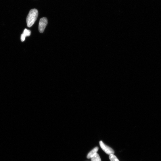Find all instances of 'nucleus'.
<instances>
[{
  "label": "nucleus",
  "mask_w": 161,
  "mask_h": 161,
  "mask_svg": "<svg viewBox=\"0 0 161 161\" xmlns=\"http://www.w3.org/2000/svg\"><path fill=\"white\" fill-rule=\"evenodd\" d=\"M100 145L102 149L108 155L114 154L115 153L113 150L104 144L102 141L99 142Z\"/></svg>",
  "instance_id": "7ed1b4c3"
},
{
  "label": "nucleus",
  "mask_w": 161,
  "mask_h": 161,
  "mask_svg": "<svg viewBox=\"0 0 161 161\" xmlns=\"http://www.w3.org/2000/svg\"><path fill=\"white\" fill-rule=\"evenodd\" d=\"M31 34V31L27 29L24 30L23 33L21 35V40L22 42H23L25 41V38L27 37H29Z\"/></svg>",
  "instance_id": "20e7f679"
},
{
  "label": "nucleus",
  "mask_w": 161,
  "mask_h": 161,
  "mask_svg": "<svg viewBox=\"0 0 161 161\" xmlns=\"http://www.w3.org/2000/svg\"><path fill=\"white\" fill-rule=\"evenodd\" d=\"M48 21L46 18H43L40 19L39 26V30L40 33H43L47 25Z\"/></svg>",
  "instance_id": "f03ea898"
},
{
  "label": "nucleus",
  "mask_w": 161,
  "mask_h": 161,
  "mask_svg": "<svg viewBox=\"0 0 161 161\" xmlns=\"http://www.w3.org/2000/svg\"><path fill=\"white\" fill-rule=\"evenodd\" d=\"M91 159V161H101V158L97 153Z\"/></svg>",
  "instance_id": "423d86ee"
},
{
  "label": "nucleus",
  "mask_w": 161,
  "mask_h": 161,
  "mask_svg": "<svg viewBox=\"0 0 161 161\" xmlns=\"http://www.w3.org/2000/svg\"><path fill=\"white\" fill-rule=\"evenodd\" d=\"M99 150V148L96 147L92 150L87 155V158L88 159H91L92 158L95 156Z\"/></svg>",
  "instance_id": "39448f33"
},
{
  "label": "nucleus",
  "mask_w": 161,
  "mask_h": 161,
  "mask_svg": "<svg viewBox=\"0 0 161 161\" xmlns=\"http://www.w3.org/2000/svg\"><path fill=\"white\" fill-rule=\"evenodd\" d=\"M38 15V10L36 9H31L28 15L26 22L28 27H31L37 20Z\"/></svg>",
  "instance_id": "f257e3e1"
},
{
  "label": "nucleus",
  "mask_w": 161,
  "mask_h": 161,
  "mask_svg": "<svg viewBox=\"0 0 161 161\" xmlns=\"http://www.w3.org/2000/svg\"><path fill=\"white\" fill-rule=\"evenodd\" d=\"M109 158L110 161H119L117 157L114 154L110 155Z\"/></svg>",
  "instance_id": "0eeeda50"
}]
</instances>
